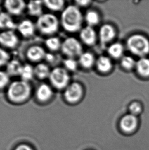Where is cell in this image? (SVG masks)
<instances>
[{"instance_id":"cell-30","label":"cell","mask_w":149,"mask_h":150,"mask_svg":"<svg viewBox=\"0 0 149 150\" xmlns=\"http://www.w3.org/2000/svg\"><path fill=\"white\" fill-rule=\"evenodd\" d=\"M10 59V55L8 51L0 46V68L6 66Z\"/></svg>"},{"instance_id":"cell-26","label":"cell","mask_w":149,"mask_h":150,"mask_svg":"<svg viewBox=\"0 0 149 150\" xmlns=\"http://www.w3.org/2000/svg\"><path fill=\"white\" fill-rule=\"evenodd\" d=\"M109 55L115 59H118L122 56L124 52L123 46L119 43H115L111 45L108 50Z\"/></svg>"},{"instance_id":"cell-14","label":"cell","mask_w":149,"mask_h":150,"mask_svg":"<svg viewBox=\"0 0 149 150\" xmlns=\"http://www.w3.org/2000/svg\"><path fill=\"white\" fill-rule=\"evenodd\" d=\"M44 7L42 1H30L27 3L26 10L30 16L38 18L44 13Z\"/></svg>"},{"instance_id":"cell-4","label":"cell","mask_w":149,"mask_h":150,"mask_svg":"<svg viewBox=\"0 0 149 150\" xmlns=\"http://www.w3.org/2000/svg\"><path fill=\"white\" fill-rule=\"evenodd\" d=\"M127 46L131 52L138 57H144L149 52V41L141 35L131 36L127 40Z\"/></svg>"},{"instance_id":"cell-35","label":"cell","mask_w":149,"mask_h":150,"mask_svg":"<svg viewBox=\"0 0 149 150\" xmlns=\"http://www.w3.org/2000/svg\"><path fill=\"white\" fill-rule=\"evenodd\" d=\"M2 3V1H0V5H1V3Z\"/></svg>"},{"instance_id":"cell-18","label":"cell","mask_w":149,"mask_h":150,"mask_svg":"<svg viewBox=\"0 0 149 150\" xmlns=\"http://www.w3.org/2000/svg\"><path fill=\"white\" fill-rule=\"evenodd\" d=\"M17 25L14 23L11 15L6 11L0 12V29L3 31L16 29Z\"/></svg>"},{"instance_id":"cell-17","label":"cell","mask_w":149,"mask_h":150,"mask_svg":"<svg viewBox=\"0 0 149 150\" xmlns=\"http://www.w3.org/2000/svg\"><path fill=\"white\" fill-rule=\"evenodd\" d=\"M34 77L37 79L43 81L44 79H48L50 75L51 69L48 64L46 63H41L37 64L34 67Z\"/></svg>"},{"instance_id":"cell-21","label":"cell","mask_w":149,"mask_h":150,"mask_svg":"<svg viewBox=\"0 0 149 150\" xmlns=\"http://www.w3.org/2000/svg\"><path fill=\"white\" fill-rule=\"evenodd\" d=\"M97 67L99 71L102 73H107L112 68V63L108 57L102 56L97 59Z\"/></svg>"},{"instance_id":"cell-2","label":"cell","mask_w":149,"mask_h":150,"mask_svg":"<svg viewBox=\"0 0 149 150\" xmlns=\"http://www.w3.org/2000/svg\"><path fill=\"white\" fill-rule=\"evenodd\" d=\"M82 21L81 12L74 5H69L64 8L61 14V25L65 30L69 33H75L79 30Z\"/></svg>"},{"instance_id":"cell-28","label":"cell","mask_w":149,"mask_h":150,"mask_svg":"<svg viewBox=\"0 0 149 150\" xmlns=\"http://www.w3.org/2000/svg\"><path fill=\"white\" fill-rule=\"evenodd\" d=\"M10 77L6 71L0 70V91L6 90L11 83Z\"/></svg>"},{"instance_id":"cell-12","label":"cell","mask_w":149,"mask_h":150,"mask_svg":"<svg viewBox=\"0 0 149 150\" xmlns=\"http://www.w3.org/2000/svg\"><path fill=\"white\" fill-rule=\"evenodd\" d=\"M18 33L24 38H30L34 35L37 27L35 23L29 19H25L17 25Z\"/></svg>"},{"instance_id":"cell-33","label":"cell","mask_w":149,"mask_h":150,"mask_svg":"<svg viewBox=\"0 0 149 150\" xmlns=\"http://www.w3.org/2000/svg\"><path fill=\"white\" fill-rule=\"evenodd\" d=\"M14 150H34L32 146L27 144L22 143L17 146Z\"/></svg>"},{"instance_id":"cell-10","label":"cell","mask_w":149,"mask_h":150,"mask_svg":"<svg viewBox=\"0 0 149 150\" xmlns=\"http://www.w3.org/2000/svg\"><path fill=\"white\" fill-rule=\"evenodd\" d=\"M3 6L5 11L11 16H19L26 10L27 3L23 0H6Z\"/></svg>"},{"instance_id":"cell-8","label":"cell","mask_w":149,"mask_h":150,"mask_svg":"<svg viewBox=\"0 0 149 150\" xmlns=\"http://www.w3.org/2000/svg\"><path fill=\"white\" fill-rule=\"evenodd\" d=\"M83 96L82 86L78 83H73L65 89L63 98L67 103H75L78 102Z\"/></svg>"},{"instance_id":"cell-15","label":"cell","mask_w":149,"mask_h":150,"mask_svg":"<svg viewBox=\"0 0 149 150\" xmlns=\"http://www.w3.org/2000/svg\"><path fill=\"white\" fill-rule=\"evenodd\" d=\"M99 36L101 42L105 44L114 39L115 36V28L110 25H104L100 29Z\"/></svg>"},{"instance_id":"cell-31","label":"cell","mask_w":149,"mask_h":150,"mask_svg":"<svg viewBox=\"0 0 149 150\" xmlns=\"http://www.w3.org/2000/svg\"><path fill=\"white\" fill-rule=\"evenodd\" d=\"M65 69L67 70L74 71L77 68L78 64L73 58H67L63 62Z\"/></svg>"},{"instance_id":"cell-16","label":"cell","mask_w":149,"mask_h":150,"mask_svg":"<svg viewBox=\"0 0 149 150\" xmlns=\"http://www.w3.org/2000/svg\"><path fill=\"white\" fill-rule=\"evenodd\" d=\"M80 36L83 42L87 45H93L96 41V33L92 27L87 26L80 31Z\"/></svg>"},{"instance_id":"cell-7","label":"cell","mask_w":149,"mask_h":150,"mask_svg":"<svg viewBox=\"0 0 149 150\" xmlns=\"http://www.w3.org/2000/svg\"><path fill=\"white\" fill-rule=\"evenodd\" d=\"M19 43V37L14 30H4L0 33V46L5 49H14Z\"/></svg>"},{"instance_id":"cell-24","label":"cell","mask_w":149,"mask_h":150,"mask_svg":"<svg viewBox=\"0 0 149 150\" xmlns=\"http://www.w3.org/2000/svg\"><path fill=\"white\" fill-rule=\"evenodd\" d=\"M20 77L22 80L30 82L31 81L34 77V67L29 64H23Z\"/></svg>"},{"instance_id":"cell-3","label":"cell","mask_w":149,"mask_h":150,"mask_svg":"<svg viewBox=\"0 0 149 150\" xmlns=\"http://www.w3.org/2000/svg\"><path fill=\"white\" fill-rule=\"evenodd\" d=\"M35 24L37 30L41 34L51 37L58 31L60 23L52 13H44L37 18Z\"/></svg>"},{"instance_id":"cell-34","label":"cell","mask_w":149,"mask_h":150,"mask_svg":"<svg viewBox=\"0 0 149 150\" xmlns=\"http://www.w3.org/2000/svg\"><path fill=\"white\" fill-rule=\"evenodd\" d=\"M77 3L82 6H86L89 5V3L91 2V1H77Z\"/></svg>"},{"instance_id":"cell-6","label":"cell","mask_w":149,"mask_h":150,"mask_svg":"<svg viewBox=\"0 0 149 150\" xmlns=\"http://www.w3.org/2000/svg\"><path fill=\"white\" fill-rule=\"evenodd\" d=\"M61 50L68 58H74L82 53V47L77 39L69 38L62 42Z\"/></svg>"},{"instance_id":"cell-22","label":"cell","mask_w":149,"mask_h":150,"mask_svg":"<svg viewBox=\"0 0 149 150\" xmlns=\"http://www.w3.org/2000/svg\"><path fill=\"white\" fill-rule=\"evenodd\" d=\"M43 2L44 7L52 12H58L64 9L65 2L63 0H51Z\"/></svg>"},{"instance_id":"cell-19","label":"cell","mask_w":149,"mask_h":150,"mask_svg":"<svg viewBox=\"0 0 149 150\" xmlns=\"http://www.w3.org/2000/svg\"><path fill=\"white\" fill-rule=\"evenodd\" d=\"M23 64L18 59H10L6 65V70L11 76H20Z\"/></svg>"},{"instance_id":"cell-11","label":"cell","mask_w":149,"mask_h":150,"mask_svg":"<svg viewBox=\"0 0 149 150\" xmlns=\"http://www.w3.org/2000/svg\"><path fill=\"white\" fill-rule=\"evenodd\" d=\"M47 54L44 48L39 45H33L26 50V57L31 63L38 64L45 59Z\"/></svg>"},{"instance_id":"cell-13","label":"cell","mask_w":149,"mask_h":150,"mask_svg":"<svg viewBox=\"0 0 149 150\" xmlns=\"http://www.w3.org/2000/svg\"><path fill=\"white\" fill-rule=\"evenodd\" d=\"M138 120L136 116L131 114L124 116L121 120L120 127L123 132L130 133L137 128Z\"/></svg>"},{"instance_id":"cell-5","label":"cell","mask_w":149,"mask_h":150,"mask_svg":"<svg viewBox=\"0 0 149 150\" xmlns=\"http://www.w3.org/2000/svg\"><path fill=\"white\" fill-rule=\"evenodd\" d=\"M48 79L53 88L58 90H65L69 85L70 76L65 68L56 67L51 70Z\"/></svg>"},{"instance_id":"cell-29","label":"cell","mask_w":149,"mask_h":150,"mask_svg":"<svg viewBox=\"0 0 149 150\" xmlns=\"http://www.w3.org/2000/svg\"><path fill=\"white\" fill-rule=\"evenodd\" d=\"M121 65L124 69L131 70L136 66V63L132 57L129 56H125L122 59Z\"/></svg>"},{"instance_id":"cell-1","label":"cell","mask_w":149,"mask_h":150,"mask_svg":"<svg viewBox=\"0 0 149 150\" xmlns=\"http://www.w3.org/2000/svg\"><path fill=\"white\" fill-rule=\"evenodd\" d=\"M33 90L28 81L22 79L11 81L6 89V97L10 103L22 105L30 100Z\"/></svg>"},{"instance_id":"cell-27","label":"cell","mask_w":149,"mask_h":150,"mask_svg":"<svg viewBox=\"0 0 149 150\" xmlns=\"http://www.w3.org/2000/svg\"><path fill=\"white\" fill-rule=\"evenodd\" d=\"M85 18L87 24L91 27L98 24L100 21L99 14L97 12L93 10H91L87 12Z\"/></svg>"},{"instance_id":"cell-23","label":"cell","mask_w":149,"mask_h":150,"mask_svg":"<svg viewBox=\"0 0 149 150\" xmlns=\"http://www.w3.org/2000/svg\"><path fill=\"white\" fill-rule=\"evenodd\" d=\"M44 44L48 50L55 52L61 49L62 42L60 39L57 37H48L44 42Z\"/></svg>"},{"instance_id":"cell-9","label":"cell","mask_w":149,"mask_h":150,"mask_svg":"<svg viewBox=\"0 0 149 150\" xmlns=\"http://www.w3.org/2000/svg\"><path fill=\"white\" fill-rule=\"evenodd\" d=\"M53 88L48 83H42L38 86L35 91V98L38 103L46 104L52 100Z\"/></svg>"},{"instance_id":"cell-32","label":"cell","mask_w":149,"mask_h":150,"mask_svg":"<svg viewBox=\"0 0 149 150\" xmlns=\"http://www.w3.org/2000/svg\"><path fill=\"white\" fill-rule=\"evenodd\" d=\"M129 111L131 114L133 115H137L141 112L142 107L138 102H133L129 106Z\"/></svg>"},{"instance_id":"cell-25","label":"cell","mask_w":149,"mask_h":150,"mask_svg":"<svg viewBox=\"0 0 149 150\" xmlns=\"http://www.w3.org/2000/svg\"><path fill=\"white\" fill-rule=\"evenodd\" d=\"M79 63L82 67L89 68L93 66L95 63V58L91 53H82L80 55Z\"/></svg>"},{"instance_id":"cell-20","label":"cell","mask_w":149,"mask_h":150,"mask_svg":"<svg viewBox=\"0 0 149 150\" xmlns=\"http://www.w3.org/2000/svg\"><path fill=\"white\" fill-rule=\"evenodd\" d=\"M137 71L139 75L143 77L149 76V59L143 57L136 63Z\"/></svg>"}]
</instances>
